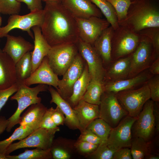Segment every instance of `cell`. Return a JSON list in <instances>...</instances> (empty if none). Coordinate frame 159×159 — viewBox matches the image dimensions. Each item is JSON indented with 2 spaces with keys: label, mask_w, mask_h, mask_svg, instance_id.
Returning <instances> with one entry per match:
<instances>
[{
  "label": "cell",
  "mask_w": 159,
  "mask_h": 159,
  "mask_svg": "<svg viewBox=\"0 0 159 159\" xmlns=\"http://www.w3.org/2000/svg\"><path fill=\"white\" fill-rule=\"evenodd\" d=\"M1 12L0 11V27H1V23H2V19H1V16H0V14H1Z\"/></svg>",
  "instance_id": "11a10c76"
},
{
  "label": "cell",
  "mask_w": 159,
  "mask_h": 159,
  "mask_svg": "<svg viewBox=\"0 0 159 159\" xmlns=\"http://www.w3.org/2000/svg\"><path fill=\"white\" fill-rule=\"evenodd\" d=\"M34 130L27 126L20 125L9 137L0 141V153L4 154L7 148L14 141L23 139Z\"/></svg>",
  "instance_id": "1f68e13d"
},
{
  "label": "cell",
  "mask_w": 159,
  "mask_h": 159,
  "mask_svg": "<svg viewBox=\"0 0 159 159\" xmlns=\"http://www.w3.org/2000/svg\"><path fill=\"white\" fill-rule=\"evenodd\" d=\"M99 9L115 30L119 27L116 11L111 4L107 0H91Z\"/></svg>",
  "instance_id": "4dcf8cb0"
},
{
  "label": "cell",
  "mask_w": 159,
  "mask_h": 159,
  "mask_svg": "<svg viewBox=\"0 0 159 159\" xmlns=\"http://www.w3.org/2000/svg\"><path fill=\"white\" fill-rule=\"evenodd\" d=\"M47 85L39 84L35 87H30L23 83H20L18 89L15 93L10 98L11 100H16L18 103L17 108L8 119V125L6 128L8 132L19 124L21 114L28 107L32 105L41 102L42 99L38 96L41 92L48 90Z\"/></svg>",
  "instance_id": "3957f363"
},
{
  "label": "cell",
  "mask_w": 159,
  "mask_h": 159,
  "mask_svg": "<svg viewBox=\"0 0 159 159\" xmlns=\"http://www.w3.org/2000/svg\"></svg>",
  "instance_id": "6f0895ef"
},
{
  "label": "cell",
  "mask_w": 159,
  "mask_h": 159,
  "mask_svg": "<svg viewBox=\"0 0 159 159\" xmlns=\"http://www.w3.org/2000/svg\"><path fill=\"white\" fill-rule=\"evenodd\" d=\"M140 36L127 27L119 25L115 30L112 41V57L118 59L133 52L139 42Z\"/></svg>",
  "instance_id": "52a82bcc"
},
{
  "label": "cell",
  "mask_w": 159,
  "mask_h": 159,
  "mask_svg": "<svg viewBox=\"0 0 159 159\" xmlns=\"http://www.w3.org/2000/svg\"><path fill=\"white\" fill-rule=\"evenodd\" d=\"M104 82L91 79L82 99L89 103L99 105L104 91Z\"/></svg>",
  "instance_id": "f1b7e54d"
},
{
  "label": "cell",
  "mask_w": 159,
  "mask_h": 159,
  "mask_svg": "<svg viewBox=\"0 0 159 159\" xmlns=\"http://www.w3.org/2000/svg\"><path fill=\"white\" fill-rule=\"evenodd\" d=\"M119 25L136 33L146 29L159 28V11L153 0L132 1L125 19Z\"/></svg>",
  "instance_id": "7a4b0ae2"
},
{
  "label": "cell",
  "mask_w": 159,
  "mask_h": 159,
  "mask_svg": "<svg viewBox=\"0 0 159 159\" xmlns=\"http://www.w3.org/2000/svg\"><path fill=\"white\" fill-rule=\"evenodd\" d=\"M78 53L76 44H66L51 47L47 55L49 65L58 76H62Z\"/></svg>",
  "instance_id": "277c9868"
},
{
  "label": "cell",
  "mask_w": 159,
  "mask_h": 159,
  "mask_svg": "<svg viewBox=\"0 0 159 159\" xmlns=\"http://www.w3.org/2000/svg\"><path fill=\"white\" fill-rule=\"evenodd\" d=\"M130 149L127 148H120L114 153L112 159H132Z\"/></svg>",
  "instance_id": "7dc6e473"
},
{
  "label": "cell",
  "mask_w": 159,
  "mask_h": 159,
  "mask_svg": "<svg viewBox=\"0 0 159 159\" xmlns=\"http://www.w3.org/2000/svg\"><path fill=\"white\" fill-rule=\"evenodd\" d=\"M42 1L45 2H62L63 0H42Z\"/></svg>",
  "instance_id": "f5cc1de1"
},
{
  "label": "cell",
  "mask_w": 159,
  "mask_h": 159,
  "mask_svg": "<svg viewBox=\"0 0 159 159\" xmlns=\"http://www.w3.org/2000/svg\"><path fill=\"white\" fill-rule=\"evenodd\" d=\"M31 52L26 53L15 64V69L17 82L23 83L32 72Z\"/></svg>",
  "instance_id": "f546056e"
},
{
  "label": "cell",
  "mask_w": 159,
  "mask_h": 159,
  "mask_svg": "<svg viewBox=\"0 0 159 159\" xmlns=\"http://www.w3.org/2000/svg\"><path fill=\"white\" fill-rule=\"evenodd\" d=\"M98 145L78 140L75 141L74 144L76 151L86 157L92 153Z\"/></svg>",
  "instance_id": "ab89813d"
},
{
  "label": "cell",
  "mask_w": 159,
  "mask_h": 159,
  "mask_svg": "<svg viewBox=\"0 0 159 159\" xmlns=\"http://www.w3.org/2000/svg\"><path fill=\"white\" fill-rule=\"evenodd\" d=\"M115 151L110 149L106 143L99 145L96 149L86 157L93 159H112Z\"/></svg>",
  "instance_id": "74e56055"
},
{
  "label": "cell",
  "mask_w": 159,
  "mask_h": 159,
  "mask_svg": "<svg viewBox=\"0 0 159 159\" xmlns=\"http://www.w3.org/2000/svg\"><path fill=\"white\" fill-rule=\"evenodd\" d=\"M75 141L60 138L54 140L50 148L52 158L54 159H70L76 150Z\"/></svg>",
  "instance_id": "83f0119b"
},
{
  "label": "cell",
  "mask_w": 159,
  "mask_h": 159,
  "mask_svg": "<svg viewBox=\"0 0 159 159\" xmlns=\"http://www.w3.org/2000/svg\"><path fill=\"white\" fill-rule=\"evenodd\" d=\"M45 3L40 27L49 44L52 47L76 44L79 38L75 17L61 2Z\"/></svg>",
  "instance_id": "6da1fadb"
},
{
  "label": "cell",
  "mask_w": 159,
  "mask_h": 159,
  "mask_svg": "<svg viewBox=\"0 0 159 159\" xmlns=\"http://www.w3.org/2000/svg\"><path fill=\"white\" fill-rule=\"evenodd\" d=\"M149 88L150 98L154 102L159 101V75L151 77L146 82Z\"/></svg>",
  "instance_id": "60d3db41"
},
{
  "label": "cell",
  "mask_w": 159,
  "mask_h": 159,
  "mask_svg": "<svg viewBox=\"0 0 159 159\" xmlns=\"http://www.w3.org/2000/svg\"><path fill=\"white\" fill-rule=\"evenodd\" d=\"M76 45L79 53L87 63L91 79L104 82L106 70L101 58L93 46L80 39Z\"/></svg>",
  "instance_id": "7c38bea8"
},
{
  "label": "cell",
  "mask_w": 159,
  "mask_h": 159,
  "mask_svg": "<svg viewBox=\"0 0 159 159\" xmlns=\"http://www.w3.org/2000/svg\"><path fill=\"white\" fill-rule=\"evenodd\" d=\"M19 85L17 82L8 88L0 90V111L9 98L17 91Z\"/></svg>",
  "instance_id": "b9f144b4"
},
{
  "label": "cell",
  "mask_w": 159,
  "mask_h": 159,
  "mask_svg": "<svg viewBox=\"0 0 159 159\" xmlns=\"http://www.w3.org/2000/svg\"><path fill=\"white\" fill-rule=\"evenodd\" d=\"M19 3H25L30 12L42 10L43 7L42 0H16Z\"/></svg>",
  "instance_id": "bcb514c9"
},
{
  "label": "cell",
  "mask_w": 159,
  "mask_h": 159,
  "mask_svg": "<svg viewBox=\"0 0 159 159\" xmlns=\"http://www.w3.org/2000/svg\"><path fill=\"white\" fill-rule=\"evenodd\" d=\"M77 140L97 145H99L102 143L101 140L98 136L87 129L81 132Z\"/></svg>",
  "instance_id": "7bdbcfd3"
},
{
  "label": "cell",
  "mask_w": 159,
  "mask_h": 159,
  "mask_svg": "<svg viewBox=\"0 0 159 159\" xmlns=\"http://www.w3.org/2000/svg\"><path fill=\"white\" fill-rule=\"evenodd\" d=\"M16 82L15 63L0 49V90L8 88Z\"/></svg>",
  "instance_id": "44dd1931"
},
{
  "label": "cell",
  "mask_w": 159,
  "mask_h": 159,
  "mask_svg": "<svg viewBox=\"0 0 159 159\" xmlns=\"http://www.w3.org/2000/svg\"><path fill=\"white\" fill-rule=\"evenodd\" d=\"M133 52L130 55V70L127 78L134 77L148 68L154 58L158 57L150 40L142 35L140 36L139 42Z\"/></svg>",
  "instance_id": "8992f818"
},
{
  "label": "cell",
  "mask_w": 159,
  "mask_h": 159,
  "mask_svg": "<svg viewBox=\"0 0 159 159\" xmlns=\"http://www.w3.org/2000/svg\"><path fill=\"white\" fill-rule=\"evenodd\" d=\"M154 107V102L150 99L144 105L132 126L135 137L142 138L148 142L153 136L155 129Z\"/></svg>",
  "instance_id": "5bb4252c"
},
{
  "label": "cell",
  "mask_w": 159,
  "mask_h": 159,
  "mask_svg": "<svg viewBox=\"0 0 159 159\" xmlns=\"http://www.w3.org/2000/svg\"><path fill=\"white\" fill-rule=\"evenodd\" d=\"M50 108L51 118L54 124L57 126L64 125L65 123V117L59 108L57 106L55 109L52 107Z\"/></svg>",
  "instance_id": "f6af8a7d"
},
{
  "label": "cell",
  "mask_w": 159,
  "mask_h": 159,
  "mask_svg": "<svg viewBox=\"0 0 159 159\" xmlns=\"http://www.w3.org/2000/svg\"><path fill=\"white\" fill-rule=\"evenodd\" d=\"M147 142L144 139L139 137H135L132 139L130 146L132 159H143L150 153Z\"/></svg>",
  "instance_id": "e575fe53"
},
{
  "label": "cell",
  "mask_w": 159,
  "mask_h": 159,
  "mask_svg": "<svg viewBox=\"0 0 159 159\" xmlns=\"http://www.w3.org/2000/svg\"><path fill=\"white\" fill-rule=\"evenodd\" d=\"M112 128L104 120L99 118L93 121L86 129L90 130L98 136L101 140V143H106Z\"/></svg>",
  "instance_id": "d6a6232c"
},
{
  "label": "cell",
  "mask_w": 159,
  "mask_h": 159,
  "mask_svg": "<svg viewBox=\"0 0 159 159\" xmlns=\"http://www.w3.org/2000/svg\"><path fill=\"white\" fill-rule=\"evenodd\" d=\"M147 159H159V155L156 154H152L150 153H148L145 156L144 158Z\"/></svg>",
  "instance_id": "816d5d0a"
},
{
  "label": "cell",
  "mask_w": 159,
  "mask_h": 159,
  "mask_svg": "<svg viewBox=\"0 0 159 159\" xmlns=\"http://www.w3.org/2000/svg\"><path fill=\"white\" fill-rule=\"evenodd\" d=\"M75 19L79 39L92 46L102 32L110 25L106 19L98 17Z\"/></svg>",
  "instance_id": "4fadbf2b"
},
{
  "label": "cell",
  "mask_w": 159,
  "mask_h": 159,
  "mask_svg": "<svg viewBox=\"0 0 159 159\" xmlns=\"http://www.w3.org/2000/svg\"><path fill=\"white\" fill-rule=\"evenodd\" d=\"M149 68L150 72L153 75L159 74V57H157L151 64Z\"/></svg>",
  "instance_id": "c3c4849f"
},
{
  "label": "cell",
  "mask_w": 159,
  "mask_h": 159,
  "mask_svg": "<svg viewBox=\"0 0 159 159\" xmlns=\"http://www.w3.org/2000/svg\"><path fill=\"white\" fill-rule=\"evenodd\" d=\"M8 121L3 116L0 117V135L6 130L8 125Z\"/></svg>",
  "instance_id": "681fc988"
},
{
  "label": "cell",
  "mask_w": 159,
  "mask_h": 159,
  "mask_svg": "<svg viewBox=\"0 0 159 159\" xmlns=\"http://www.w3.org/2000/svg\"><path fill=\"white\" fill-rule=\"evenodd\" d=\"M115 93L128 115L132 117L138 116L145 103L150 99V90L146 83L138 89Z\"/></svg>",
  "instance_id": "5b68a950"
},
{
  "label": "cell",
  "mask_w": 159,
  "mask_h": 159,
  "mask_svg": "<svg viewBox=\"0 0 159 159\" xmlns=\"http://www.w3.org/2000/svg\"><path fill=\"white\" fill-rule=\"evenodd\" d=\"M91 79L87 64H85L83 72L74 83L70 97L66 101L73 108L82 99Z\"/></svg>",
  "instance_id": "4316f807"
},
{
  "label": "cell",
  "mask_w": 159,
  "mask_h": 159,
  "mask_svg": "<svg viewBox=\"0 0 159 159\" xmlns=\"http://www.w3.org/2000/svg\"><path fill=\"white\" fill-rule=\"evenodd\" d=\"M40 127L50 130H60L59 128L54 124L52 119L50 108L47 109L42 120Z\"/></svg>",
  "instance_id": "ee69618b"
},
{
  "label": "cell",
  "mask_w": 159,
  "mask_h": 159,
  "mask_svg": "<svg viewBox=\"0 0 159 159\" xmlns=\"http://www.w3.org/2000/svg\"><path fill=\"white\" fill-rule=\"evenodd\" d=\"M49 64L47 56L43 59L39 67L23 83L27 86L35 84L48 85L57 88L59 79Z\"/></svg>",
  "instance_id": "2e32d148"
},
{
  "label": "cell",
  "mask_w": 159,
  "mask_h": 159,
  "mask_svg": "<svg viewBox=\"0 0 159 159\" xmlns=\"http://www.w3.org/2000/svg\"><path fill=\"white\" fill-rule=\"evenodd\" d=\"M8 159H51L50 149H43L36 148L33 150H26L17 155H6Z\"/></svg>",
  "instance_id": "836d02e7"
},
{
  "label": "cell",
  "mask_w": 159,
  "mask_h": 159,
  "mask_svg": "<svg viewBox=\"0 0 159 159\" xmlns=\"http://www.w3.org/2000/svg\"><path fill=\"white\" fill-rule=\"evenodd\" d=\"M85 62L78 53L71 65L62 75V79L59 80L57 91L66 100L72 95L73 85L83 72Z\"/></svg>",
  "instance_id": "9a60e30c"
},
{
  "label": "cell",
  "mask_w": 159,
  "mask_h": 159,
  "mask_svg": "<svg viewBox=\"0 0 159 159\" xmlns=\"http://www.w3.org/2000/svg\"><path fill=\"white\" fill-rule=\"evenodd\" d=\"M134 0H131L132 1H134Z\"/></svg>",
  "instance_id": "9f6ffc18"
},
{
  "label": "cell",
  "mask_w": 159,
  "mask_h": 159,
  "mask_svg": "<svg viewBox=\"0 0 159 159\" xmlns=\"http://www.w3.org/2000/svg\"><path fill=\"white\" fill-rule=\"evenodd\" d=\"M141 35L146 36L151 40L157 57L159 54V28H150L141 31Z\"/></svg>",
  "instance_id": "f35d334b"
},
{
  "label": "cell",
  "mask_w": 159,
  "mask_h": 159,
  "mask_svg": "<svg viewBox=\"0 0 159 159\" xmlns=\"http://www.w3.org/2000/svg\"><path fill=\"white\" fill-rule=\"evenodd\" d=\"M80 127L81 132L95 119L100 118L99 105L91 104L80 100L73 108Z\"/></svg>",
  "instance_id": "ffe728a7"
},
{
  "label": "cell",
  "mask_w": 159,
  "mask_h": 159,
  "mask_svg": "<svg viewBox=\"0 0 159 159\" xmlns=\"http://www.w3.org/2000/svg\"><path fill=\"white\" fill-rule=\"evenodd\" d=\"M48 90L50 92L52 97L50 103H54L56 104L65 116L64 124L70 129L72 130L78 129L80 130L79 125L73 108L52 86H49Z\"/></svg>",
  "instance_id": "603a6c76"
},
{
  "label": "cell",
  "mask_w": 159,
  "mask_h": 159,
  "mask_svg": "<svg viewBox=\"0 0 159 159\" xmlns=\"http://www.w3.org/2000/svg\"><path fill=\"white\" fill-rule=\"evenodd\" d=\"M2 51L7 54L16 64L26 53L33 50L34 45L22 37L7 34Z\"/></svg>",
  "instance_id": "d6986e66"
},
{
  "label": "cell",
  "mask_w": 159,
  "mask_h": 159,
  "mask_svg": "<svg viewBox=\"0 0 159 159\" xmlns=\"http://www.w3.org/2000/svg\"><path fill=\"white\" fill-rule=\"evenodd\" d=\"M114 31L112 26H110L102 32L92 46L103 64H108L112 60V41Z\"/></svg>",
  "instance_id": "cb8c5ba5"
},
{
  "label": "cell",
  "mask_w": 159,
  "mask_h": 159,
  "mask_svg": "<svg viewBox=\"0 0 159 159\" xmlns=\"http://www.w3.org/2000/svg\"><path fill=\"white\" fill-rule=\"evenodd\" d=\"M99 107L100 118L104 120L112 128L116 126L123 118L128 115L114 93L104 92L101 97Z\"/></svg>",
  "instance_id": "30bf717a"
},
{
  "label": "cell",
  "mask_w": 159,
  "mask_h": 159,
  "mask_svg": "<svg viewBox=\"0 0 159 159\" xmlns=\"http://www.w3.org/2000/svg\"><path fill=\"white\" fill-rule=\"evenodd\" d=\"M43 19V9L30 12L29 14L23 15L18 14L10 15L6 25L0 27V38L6 37L11 30L18 29L26 32L34 39V34L31 29L35 26L40 27Z\"/></svg>",
  "instance_id": "9c48e42d"
},
{
  "label": "cell",
  "mask_w": 159,
  "mask_h": 159,
  "mask_svg": "<svg viewBox=\"0 0 159 159\" xmlns=\"http://www.w3.org/2000/svg\"><path fill=\"white\" fill-rule=\"evenodd\" d=\"M130 64L131 55L118 59L106 70L105 79H108V81H113L127 78Z\"/></svg>",
  "instance_id": "484cf974"
},
{
  "label": "cell",
  "mask_w": 159,
  "mask_h": 159,
  "mask_svg": "<svg viewBox=\"0 0 159 159\" xmlns=\"http://www.w3.org/2000/svg\"><path fill=\"white\" fill-rule=\"evenodd\" d=\"M0 159H8L6 155L4 154L0 153Z\"/></svg>",
  "instance_id": "db71d44e"
},
{
  "label": "cell",
  "mask_w": 159,
  "mask_h": 159,
  "mask_svg": "<svg viewBox=\"0 0 159 159\" xmlns=\"http://www.w3.org/2000/svg\"><path fill=\"white\" fill-rule=\"evenodd\" d=\"M151 73L143 72L136 76L127 79L104 82V92L114 93L134 89L146 83L151 77Z\"/></svg>",
  "instance_id": "ac0fdd59"
},
{
  "label": "cell",
  "mask_w": 159,
  "mask_h": 159,
  "mask_svg": "<svg viewBox=\"0 0 159 159\" xmlns=\"http://www.w3.org/2000/svg\"><path fill=\"white\" fill-rule=\"evenodd\" d=\"M59 130L39 127L18 142L12 143L4 154L6 155L19 149L36 148L46 150L50 148L56 133Z\"/></svg>",
  "instance_id": "ba28073f"
},
{
  "label": "cell",
  "mask_w": 159,
  "mask_h": 159,
  "mask_svg": "<svg viewBox=\"0 0 159 159\" xmlns=\"http://www.w3.org/2000/svg\"><path fill=\"white\" fill-rule=\"evenodd\" d=\"M21 9V3L16 0H0V11L3 14H18Z\"/></svg>",
  "instance_id": "8d00e7d4"
},
{
  "label": "cell",
  "mask_w": 159,
  "mask_h": 159,
  "mask_svg": "<svg viewBox=\"0 0 159 159\" xmlns=\"http://www.w3.org/2000/svg\"><path fill=\"white\" fill-rule=\"evenodd\" d=\"M115 9L119 25L126 19L129 8L132 4L131 0H107Z\"/></svg>",
  "instance_id": "d590c367"
},
{
  "label": "cell",
  "mask_w": 159,
  "mask_h": 159,
  "mask_svg": "<svg viewBox=\"0 0 159 159\" xmlns=\"http://www.w3.org/2000/svg\"><path fill=\"white\" fill-rule=\"evenodd\" d=\"M137 118L127 115L112 128L106 142L110 149L115 151L122 148L130 147L132 126Z\"/></svg>",
  "instance_id": "8fae6325"
},
{
  "label": "cell",
  "mask_w": 159,
  "mask_h": 159,
  "mask_svg": "<svg viewBox=\"0 0 159 159\" xmlns=\"http://www.w3.org/2000/svg\"><path fill=\"white\" fill-rule=\"evenodd\" d=\"M153 113L155 120V129L157 132H158L159 130V110L158 107L157 109H156H156H155L154 106V107Z\"/></svg>",
  "instance_id": "f907efd6"
},
{
  "label": "cell",
  "mask_w": 159,
  "mask_h": 159,
  "mask_svg": "<svg viewBox=\"0 0 159 159\" xmlns=\"http://www.w3.org/2000/svg\"><path fill=\"white\" fill-rule=\"evenodd\" d=\"M62 4L75 17H102V14L91 0H63Z\"/></svg>",
  "instance_id": "e0dca14e"
},
{
  "label": "cell",
  "mask_w": 159,
  "mask_h": 159,
  "mask_svg": "<svg viewBox=\"0 0 159 159\" xmlns=\"http://www.w3.org/2000/svg\"><path fill=\"white\" fill-rule=\"evenodd\" d=\"M47 109L41 102L32 105L20 116L19 124L28 126L35 130L39 128Z\"/></svg>",
  "instance_id": "d4e9b609"
},
{
  "label": "cell",
  "mask_w": 159,
  "mask_h": 159,
  "mask_svg": "<svg viewBox=\"0 0 159 159\" xmlns=\"http://www.w3.org/2000/svg\"><path fill=\"white\" fill-rule=\"evenodd\" d=\"M34 36V48L32 53L33 72L40 65L44 58L47 56L51 47L43 36L40 27L32 28Z\"/></svg>",
  "instance_id": "7402d4cb"
}]
</instances>
